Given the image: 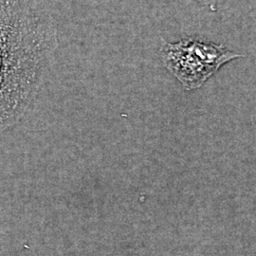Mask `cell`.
<instances>
[{"label":"cell","mask_w":256,"mask_h":256,"mask_svg":"<svg viewBox=\"0 0 256 256\" xmlns=\"http://www.w3.org/2000/svg\"><path fill=\"white\" fill-rule=\"evenodd\" d=\"M162 42L160 52L165 68L186 90L200 88L224 64L244 57L223 45L194 37Z\"/></svg>","instance_id":"cell-2"},{"label":"cell","mask_w":256,"mask_h":256,"mask_svg":"<svg viewBox=\"0 0 256 256\" xmlns=\"http://www.w3.org/2000/svg\"><path fill=\"white\" fill-rule=\"evenodd\" d=\"M57 48L46 10L34 0H0V134L25 115Z\"/></svg>","instance_id":"cell-1"},{"label":"cell","mask_w":256,"mask_h":256,"mask_svg":"<svg viewBox=\"0 0 256 256\" xmlns=\"http://www.w3.org/2000/svg\"><path fill=\"white\" fill-rule=\"evenodd\" d=\"M202 6L207 7L210 12H216L218 7V0H191Z\"/></svg>","instance_id":"cell-3"}]
</instances>
